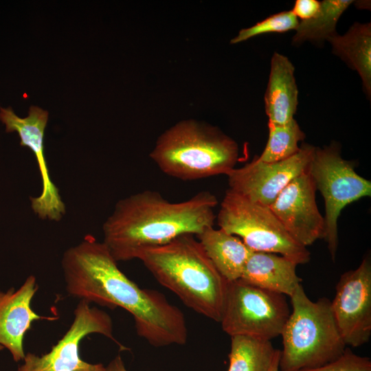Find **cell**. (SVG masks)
Segmentation results:
<instances>
[{"label":"cell","instance_id":"18","mask_svg":"<svg viewBox=\"0 0 371 371\" xmlns=\"http://www.w3.org/2000/svg\"><path fill=\"white\" fill-rule=\"evenodd\" d=\"M335 54L357 71L367 95H371V25L354 23L344 35L337 33L326 40Z\"/></svg>","mask_w":371,"mask_h":371},{"label":"cell","instance_id":"16","mask_svg":"<svg viewBox=\"0 0 371 371\" xmlns=\"http://www.w3.org/2000/svg\"><path fill=\"white\" fill-rule=\"evenodd\" d=\"M294 70L286 56L278 52L273 54L264 97L268 123L284 124L293 119L298 103Z\"/></svg>","mask_w":371,"mask_h":371},{"label":"cell","instance_id":"24","mask_svg":"<svg viewBox=\"0 0 371 371\" xmlns=\"http://www.w3.org/2000/svg\"><path fill=\"white\" fill-rule=\"evenodd\" d=\"M319 8L320 1L317 0H296L291 11L297 18L304 21L313 17Z\"/></svg>","mask_w":371,"mask_h":371},{"label":"cell","instance_id":"2","mask_svg":"<svg viewBox=\"0 0 371 371\" xmlns=\"http://www.w3.org/2000/svg\"><path fill=\"white\" fill-rule=\"evenodd\" d=\"M216 197L201 191L172 203L158 192L144 190L119 200L102 225L103 243L117 261L136 259L142 250L177 236H194L214 225Z\"/></svg>","mask_w":371,"mask_h":371},{"label":"cell","instance_id":"6","mask_svg":"<svg viewBox=\"0 0 371 371\" xmlns=\"http://www.w3.org/2000/svg\"><path fill=\"white\" fill-rule=\"evenodd\" d=\"M219 228L240 237L253 251L278 254L297 265L311 255L285 229L269 207L227 190L216 217Z\"/></svg>","mask_w":371,"mask_h":371},{"label":"cell","instance_id":"25","mask_svg":"<svg viewBox=\"0 0 371 371\" xmlns=\"http://www.w3.org/2000/svg\"><path fill=\"white\" fill-rule=\"evenodd\" d=\"M103 371H128L120 355L116 356L109 362L107 366L104 368Z\"/></svg>","mask_w":371,"mask_h":371},{"label":"cell","instance_id":"10","mask_svg":"<svg viewBox=\"0 0 371 371\" xmlns=\"http://www.w3.org/2000/svg\"><path fill=\"white\" fill-rule=\"evenodd\" d=\"M331 302L333 314L347 346L354 348L371 336V259L366 255L357 268L343 273Z\"/></svg>","mask_w":371,"mask_h":371},{"label":"cell","instance_id":"9","mask_svg":"<svg viewBox=\"0 0 371 371\" xmlns=\"http://www.w3.org/2000/svg\"><path fill=\"white\" fill-rule=\"evenodd\" d=\"M74 315L70 327L49 352L41 356L27 353L17 371H103L102 363L92 364L81 359L80 345L92 333L114 340L111 317L98 308L91 307L84 300H80Z\"/></svg>","mask_w":371,"mask_h":371},{"label":"cell","instance_id":"26","mask_svg":"<svg viewBox=\"0 0 371 371\" xmlns=\"http://www.w3.org/2000/svg\"><path fill=\"white\" fill-rule=\"evenodd\" d=\"M280 357V354L275 359L269 371H279Z\"/></svg>","mask_w":371,"mask_h":371},{"label":"cell","instance_id":"23","mask_svg":"<svg viewBox=\"0 0 371 371\" xmlns=\"http://www.w3.org/2000/svg\"><path fill=\"white\" fill-rule=\"evenodd\" d=\"M300 371H371L369 357L353 353L349 348L336 359L322 366Z\"/></svg>","mask_w":371,"mask_h":371},{"label":"cell","instance_id":"3","mask_svg":"<svg viewBox=\"0 0 371 371\" xmlns=\"http://www.w3.org/2000/svg\"><path fill=\"white\" fill-rule=\"evenodd\" d=\"M136 259L188 308L221 322L228 282L194 235L182 234L166 244L146 248Z\"/></svg>","mask_w":371,"mask_h":371},{"label":"cell","instance_id":"8","mask_svg":"<svg viewBox=\"0 0 371 371\" xmlns=\"http://www.w3.org/2000/svg\"><path fill=\"white\" fill-rule=\"evenodd\" d=\"M290 313L285 295L238 279L227 282L220 322L231 337L248 335L271 341L281 335Z\"/></svg>","mask_w":371,"mask_h":371},{"label":"cell","instance_id":"11","mask_svg":"<svg viewBox=\"0 0 371 371\" xmlns=\"http://www.w3.org/2000/svg\"><path fill=\"white\" fill-rule=\"evenodd\" d=\"M0 120L7 133L16 132L20 145L29 148L34 154L41 175L42 189L37 196L30 198L31 208L41 219L58 221L65 214L66 207L53 183L44 155V133L48 112L38 106L30 107L28 115L20 117L11 107L0 108Z\"/></svg>","mask_w":371,"mask_h":371},{"label":"cell","instance_id":"21","mask_svg":"<svg viewBox=\"0 0 371 371\" xmlns=\"http://www.w3.org/2000/svg\"><path fill=\"white\" fill-rule=\"evenodd\" d=\"M268 128L269 137L266 146L258 157L260 161H282L300 150L298 143L305 138V134L294 118L284 124L268 123Z\"/></svg>","mask_w":371,"mask_h":371},{"label":"cell","instance_id":"5","mask_svg":"<svg viewBox=\"0 0 371 371\" xmlns=\"http://www.w3.org/2000/svg\"><path fill=\"white\" fill-rule=\"evenodd\" d=\"M292 311L284 326L279 370L300 371L322 366L347 348L326 297L312 301L300 284L290 297Z\"/></svg>","mask_w":371,"mask_h":371},{"label":"cell","instance_id":"22","mask_svg":"<svg viewBox=\"0 0 371 371\" xmlns=\"http://www.w3.org/2000/svg\"><path fill=\"white\" fill-rule=\"evenodd\" d=\"M298 19L291 10L283 11L263 19L248 28L240 30L231 43H238L252 37L267 33H283L295 30L299 25Z\"/></svg>","mask_w":371,"mask_h":371},{"label":"cell","instance_id":"15","mask_svg":"<svg viewBox=\"0 0 371 371\" xmlns=\"http://www.w3.org/2000/svg\"><path fill=\"white\" fill-rule=\"evenodd\" d=\"M297 264L276 254L253 251L240 279L256 287L291 297L302 279Z\"/></svg>","mask_w":371,"mask_h":371},{"label":"cell","instance_id":"19","mask_svg":"<svg viewBox=\"0 0 371 371\" xmlns=\"http://www.w3.org/2000/svg\"><path fill=\"white\" fill-rule=\"evenodd\" d=\"M280 350L270 340L248 335L231 337L228 371H269Z\"/></svg>","mask_w":371,"mask_h":371},{"label":"cell","instance_id":"1","mask_svg":"<svg viewBox=\"0 0 371 371\" xmlns=\"http://www.w3.org/2000/svg\"><path fill=\"white\" fill-rule=\"evenodd\" d=\"M61 265L66 291L72 297L125 309L133 317L137 334L154 347L186 343L182 311L162 293L141 289L128 278L105 245L93 236L67 249Z\"/></svg>","mask_w":371,"mask_h":371},{"label":"cell","instance_id":"7","mask_svg":"<svg viewBox=\"0 0 371 371\" xmlns=\"http://www.w3.org/2000/svg\"><path fill=\"white\" fill-rule=\"evenodd\" d=\"M308 171L324 200V238L331 258L335 260L338 247L339 216L347 205L362 197L370 196L371 182L355 172L352 161L341 157L340 146L336 142L322 148L315 147Z\"/></svg>","mask_w":371,"mask_h":371},{"label":"cell","instance_id":"12","mask_svg":"<svg viewBox=\"0 0 371 371\" xmlns=\"http://www.w3.org/2000/svg\"><path fill=\"white\" fill-rule=\"evenodd\" d=\"M315 147L304 144L293 156L276 162L258 157L227 175L229 190L256 203L269 207L280 192L307 170Z\"/></svg>","mask_w":371,"mask_h":371},{"label":"cell","instance_id":"13","mask_svg":"<svg viewBox=\"0 0 371 371\" xmlns=\"http://www.w3.org/2000/svg\"><path fill=\"white\" fill-rule=\"evenodd\" d=\"M316 188L308 169L291 181L269 208L288 233L304 247L324 238V218L315 200Z\"/></svg>","mask_w":371,"mask_h":371},{"label":"cell","instance_id":"14","mask_svg":"<svg viewBox=\"0 0 371 371\" xmlns=\"http://www.w3.org/2000/svg\"><path fill=\"white\" fill-rule=\"evenodd\" d=\"M38 288L36 278L30 276L19 289L0 291V345L10 352L16 362L25 357L23 342L32 322L54 319L41 316L32 309V301Z\"/></svg>","mask_w":371,"mask_h":371},{"label":"cell","instance_id":"17","mask_svg":"<svg viewBox=\"0 0 371 371\" xmlns=\"http://www.w3.org/2000/svg\"><path fill=\"white\" fill-rule=\"evenodd\" d=\"M196 237L216 269L227 282L240 278L253 252L240 238L213 226L206 227Z\"/></svg>","mask_w":371,"mask_h":371},{"label":"cell","instance_id":"4","mask_svg":"<svg viewBox=\"0 0 371 371\" xmlns=\"http://www.w3.org/2000/svg\"><path fill=\"white\" fill-rule=\"evenodd\" d=\"M150 156L167 175L197 180L227 175L235 168L238 148L234 140L218 129L187 120L164 133Z\"/></svg>","mask_w":371,"mask_h":371},{"label":"cell","instance_id":"20","mask_svg":"<svg viewBox=\"0 0 371 371\" xmlns=\"http://www.w3.org/2000/svg\"><path fill=\"white\" fill-rule=\"evenodd\" d=\"M353 3L351 0H324L318 12L311 19L300 21L292 38L293 44L304 41L320 42L336 34L337 21Z\"/></svg>","mask_w":371,"mask_h":371}]
</instances>
